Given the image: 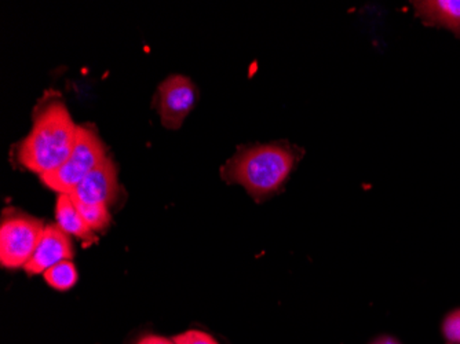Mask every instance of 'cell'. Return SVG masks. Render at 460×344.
<instances>
[{
	"label": "cell",
	"mask_w": 460,
	"mask_h": 344,
	"mask_svg": "<svg viewBox=\"0 0 460 344\" xmlns=\"http://www.w3.org/2000/svg\"><path fill=\"white\" fill-rule=\"evenodd\" d=\"M305 152L288 142L242 146L221 168L222 180L242 185L257 201L276 195L286 185Z\"/></svg>",
	"instance_id": "obj_1"
},
{
	"label": "cell",
	"mask_w": 460,
	"mask_h": 344,
	"mask_svg": "<svg viewBox=\"0 0 460 344\" xmlns=\"http://www.w3.org/2000/svg\"><path fill=\"white\" fill-rule=\"evenodd\" d=\"M77 130L66 106L51 101L36 113L32 130L18 147V163L40 177L57 170L71 156Z\"/></svg>",
	"instance_id": "obj_2"
},
{
	"label": "cell",
	"mask_w": 460,
	"mask_h": 344,
	"mask_svg": "<svg viewBox=\"0 0 460 344\" xmlns=\"http://www.w3.org/2000/svg\"><path fill=\"white\" fill-rule=\"evenodd\" d=\"M107 157V150L100 137L87 127L79 126L71 156L61 167L41 175V183L58 191L59 195H71L72 190Z\"/></svg>",
	"instance_id": "obj_3"
},
{
	"label": "cell",
	"mask_w": 460,
	"mask_h": 344,
	"mask_svg": "<svg viewBox=\"0 0 460 344\" xmlns=\"http://www.w3.org/2000/svg\"><path fill=\"white\" fill-rule=\"evenodd\" d=\"M45 225L24 212H4L0 226V263L6 269H24L32 258Z\"/></svg>",
	"instance_id": "obj_4"
},
{
	"label": "cell",
	"mask_w": 460,
	"mask_h": 344,
	"mask_svg": "<svg viewBox=\"0 0 460 344\" xmlns=\"http://www.w3.org/2000/svg\"><path fill=\"white\" fill-rule=\"evenodd\" d=\"M198 101V89L192 80L181 75L167 77L157 90L156 106L163 126L177 130L182 126Z\"/></svg>",
	"instance_id": "obj_5"
},
{
	"label": "cell",
	"mask_w": 460,
	"mask_h": 344,
	"mask_svg": "<svg viewBox=\"0 0 460 344\" xmlns=\"http://www.w3.org/2000/svg\"><path fill=\"white\" fill-rule=\"evenodd\" d=\"M118 168L107 157L72 190L71 198L75 203L110 206L118 198Z\"/></svg>",
	"instance_id": "obj_6"
},
{
	"label": "cell",
	"mask_w": 460,
	"mask_h": 344,
	"mask_svg": "<svg viewBox=\"0 0 460 344\" xmlns=\"http://www.w3.org/2000/svg\"><path fill=\"white\" fill-rule=\"evenodd\" d=\"M72 256L74 247L69 234H66L58 225H48L24 270L31 276L45 273L57 263L71 260Z\"/></svg>",
	"instance_id": "obj_7"
},
{
	"label": "cell",
	"mask_w": 460,
	"mask_h": 344,
	"mask_svg": "<svg viewBox=\"0 0 460 344\" xmlns=\"http://www.w3.org/2000/svg\"><path fill=\"white\" fill-rule=\"evenodd\" d=\"M412 6L426 27L446 28L460 39V0H418Z\"/></svg>",
	"instance_id": "obj_8"
},
{
	"label": "cell",
	"mask_w": 460,
	"mask_h": 344,
	"mask_svg": "<svg viewBox=\"0 0 460 344\" xmlns=\"http://www.w3.org/2000/svg\"><path fill=\"white\" fill-rule=\"evenodd\" d=\"M57 225L66 234L75 235L83 240H90L93 237V230L87 226L83 219L79 208L71 195H59L56 207Z\"/></svg>",
	"instance_id": "obj_9"
},
{
	"label": "cell",
	"mask_w": 460,
	"mask_h": 344,
	"mask_svg": "<svg viewBox=\"0 0 460 344\" xmlns=\"http://www.w3.org/2000/svg\"><path fill=\"white\" fill-rule=\"evenodd\" d=\"M46 283L57 291H69L77 283V269L71 260L57 263L43 273Z\"/></svg>",
	"instance_id": "obj_10"
},
{
	"label": "cell",
	"mask_w": 460,
	"mask_h": 344,
	"mask_svg": "<svg viewBox=\"0 0 460 344\" xmlns=\"http://www.w3.org/2000/svg\"><path fill=\"white\" fill-rule=\"evenodd\" d=\"M83 219L87 226L94 230H102L110 225L111 214L107 204H79L76 203Z\"/></svg>",
	"instance_id": "obj_11"
},
{
	"label": "cell",
	"mask_w": 460,
	"mask_h": 344,
	"mask_svg": "<svg viewBox=\"0 0 460 344\" xmlns=\"http://www.w3.org/2000/svg\"><path fill=\"white\" fill-rule=\"evenodd\" d=\"M444 339L448 344H460V309L452 310L443 321Z\"/></svg>",
	"instance_id": "obj_12"
},
{
	"label": "cell",
	"mask_w": 460,
	"mask_h": 344,
	"mask_svg": "<svg viewBox=\"0 0 460 344\" xmlns=\"http://www.w3.org/2000/svg\"><path fill=\"white\" fill-rule=\"evenodd\" d=\"M175 344H219L214 336L203 331L192 330L172 338Z\"/></svg>",
	"instance_id": "obj_13"
},
{
	"label": "cell",
	"mask_w": 460,
	"mask_h": 344,
	"mask_svg": "<svg viewBox=\"0 0 460 344\" xmlns=\"http://www.w3.org/2000/svg\"><path fill=\"white\" fill-rule=\"evenodd\" d=\"M137 344H175L172 339L163 338L159 335H146L139 339Z\"/></svg>",
	"instance_id": "obj_14"
},
{
	"label": "cell",
	"mask_w": 460,
	"mask_h": 344,
	"mask_svg": "<svg viewBox=\"0 0 460 344\" xmlns=\"http://www.w3.org/2000/svg\"><path fill=\"white\" fill-rule=\"evenodd\" d=\"M371 344H402L397 339L392 338V336H382V338L376 339L372 341Z\"/></svg>",
	"instance_id": "obj_15"
}]
</instances>
